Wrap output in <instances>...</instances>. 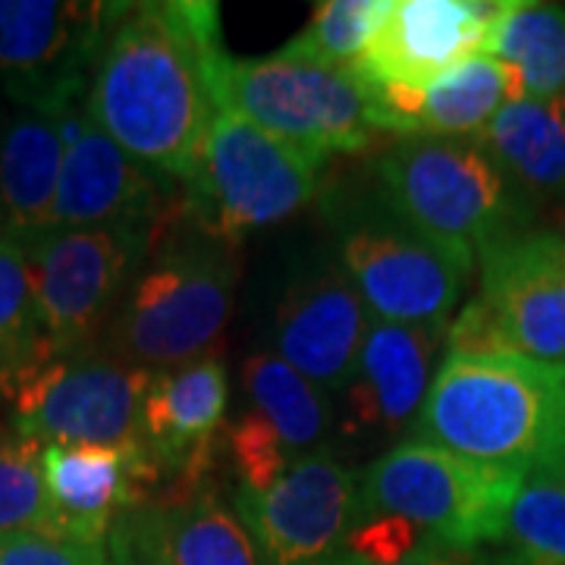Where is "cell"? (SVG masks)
Instances as JSON below:
<instances>
[{
	"label": "cell",
	"instance_id": "obj_9",
	"mask_svg": "<svg viewBox=\"0 0 565 565\" xmlns=\"http://www.w3.org/2000/svg\"><path fill=\"white\" fill-rule=\"evenodd\" d=\"M337 262L374 321L405 327H449L475 267V258L422 236L381 199L345 207Z\"/></svg>",
	"mask_w": 565,
	"mask_h": 565
},
{
	"label": "cell",
	"instance_id": "obj_33",
	"mask_svg": "<svg viewBox=\"0 0 565 565\" xmlns=\"http://www.w3.org/2000/svg\"><path fill=\"white\" fill-rule=\"evenodd\" d=\"M10 239V217H7V204H3V195H0V243Z\"/></svg>",
	"mask_w": 565,
	"mask_h": 565
},
{
	"label": "cell",
	"instance_id": "obj_8",
	"mask_svg": "<svg viewBox=\"0 0 565 565\" xmlns=\"http://www.w3.org/2000/svg\"><path fill=\"white\" fill-rule=\"evenodd\" d=\"M223 110H236L277 139L327 163L367 148L377 129L362 79L352 70L305 61L289 51L230 61Z\"/></svg>",
	"mask_w": 565,
	"mask_h": 565
},
{
	"label": "cell",
	"instance_id": "obj_7",
	"mask_svg": "<svg viewBox=\"0 0 565 565\" xmlns=\"http://www.w3.org/2000/svg\"><path fill=\"white\" fill-rule=\"evenodd\" d=\"M151 371L107 349L39 355L0 381L13 408V434L44 446L141 444V405Z\"/></svg>",
	"mask_w": 565,
	"mask_h": 565
},
{
	"label": "cell",
	"instance_id": "obj_6",
	"mask_svg": "<svg viewBox=\"0 0 565 565\" xmlns=\"http://www.w3.org/2000/svg\"><path fill=\"white\" fill-rule=\"evenodd\" d=\"M525 475L405 440L362 475L364 512L405 519L444 550L481 553L500 537Z\"/></svg>",
	"mask_w": 565,
	"mask_h": 565
},
{
	"label": "cell",
	"instance_id": "obj_15",
	"mask_svg": "<svg viewBox=\"0 0 565 565\" xmlns=\"http://www.w3.org/2000/svg\"><path fill=\"white\" fill-rule=\"evenodd\" d=\"M505 0H390L384 22L352 66L364 85L424 88L487 54Z\"/></svg>",
	"mask_w": 565,
	"mask_h": 565
},
{
	"label": "cell",
	"instance_id": "obj_29",
	"mask_svg": "<svg viewBox=\"0 0 565 565\" xmlns=\"http://www.w3.org/2000/svg\"><path fill=\"white\" fill-rule=\"evenodd\" d=\"M20 531H54V509L41 475V446L0 434V537Z\"/></svg>",
	"mask_w": 565,
	"mask_h": 565
},
{
	"label": "cell",
	"instance_id": "obj_2",
	"mask_svg": "<svg viewBox=\"0 0 565 565\" xmlns=\"http://www.w3.org/2000/svg\"><path fill=\"white\" fill-rule=\"evenodd\" d=\"M408 440L519 475L565 459V367L446 352Z\"/></svg>",
	"mask_w": 565,
	"mask_h": 565
},
{
	"label": "cell",
	"instance_id": "obj_23",
	"mask_svg": "<svg viewBox=\"0 0 565 565\" xmlns=\"http://www.w3.org/2000/svg\"><path fill=\"white\" fill-rule=\"evenodd\" d=\"M475 139L531 202H563L565 98H519Z\"/></svg>",
	"mask_w": 565,
	"mask_h": 565
},
{
	"label": "cell",
	"instance_id": "obj_4",
	"mask_svg": "<svg viewBox=\"0 0 565 565\" xmlns=\"http://www.w3.org/2000/svg\"><path fill=\"white\" fill-rule=\"evenodd\" d=\"M321 167L315 154L243 114L221 110L192 177L182 182V214L207 239L236 243L299 214L321 189Z\"/></svg>",
	"mask_w": 565,
	"mask_h": 565
},
{
	"label": "cell",
	"instance_id": "obj_3",
	"mask_svg": "<svg viewBox=\"0 0 565 565\" xmlns=\"http://www.w3.org/2000/svg\"><path fill=\"white\" fill-rule=\"evenodd\" d=\"M377 199L399 221L468 258L531 230L534 202L478 139H396L374 163Z\"/></svg>",
	"mask_w": 565,
	"mask_h": 565
},
{
	"label": "cell",
	"instance_id": "obj_27",
	"mask_svg": "<svg viewBox=\"0 0 565 565\" xmlns=\"http://www.w3.org/2000/svg\"><path fill=\"white\" fill-rule=\"evenodd\" d=\"M390 0H323L315 3L311 20L282 51L305 61L352 70L362 61L377 25L384 22Z\"/></svg>",
	"mask_w": 565,
	"mask_h": 565
},
{
	"label": "cell",
	"instance_id": "obj_26",
	"mask_svg": "<svg viewBox=\"0 0 565 565\" xmlns=\"http://www.w3.org/2000/svg\"><path fill=\"white\" fill-rule=\"evenodd\" d=\"M487 54L515 70L525 98H565V7L505 0Z\"/></svg>",
	"mask_w": 565,
	"mask_h": 565
},
{
	"label": "cell",
	"instance_id": "obj_28",
	"mask_svg": "<svg viewBox=\"0 0 565 565\" xmlns=\"http://www.w3.org/2000/svg\"><path fill=\"white\" fill-rule=\"evenodd\" d=\"M44 355L29 255L20 243H0V381Z\"/></svg>",
	"mask_w": 565,
	"mask_h": 565
},
{
	"label": "cell",
	"instance_id": "obj_20",
	"mask_svg": "<svg viewBox=\"0 0 565 565\" xmlns=\"http://www.w3.org/2000/svg\"><path fill=\"white\" fill-rule=\"evenodd\" d=\"M230 381L217 355L158 371L141 405V446L161 471L180 475L182 493L199 490L226 422Z\"/></svg>",
	"mask_w": 565,
	"mask_h": 565
},
{
	"label": "cell",
	"instance_id": "obj_13",
	"mask_svg": "<svg viewBox=\"0 0 565 565\" xmlns=\"http://www.w3.org/2000/svg\"><path fill=\"white\" fill-rule=\"evenodd\" d=\"M371 323L374 315L343 264L315 255L296 262L282 280L270 318V345L318 390L340 396L355 374Z\"/></svg>",
	"mask_w": 565,
	"mask_h": 565
},
{
	"label": "cell",
	"instance_id": "obj_21",
	"mask_svg": "<svg viewBox=\"0 0 565 565\" xmlns=\"http://www.w3.org/2000/svg\"><path fill=\"white\" fill-rule=\"evenodd\" d=\"M114 537V565H267L236 509L202 487L126 512Z\"/></svg>",
	"mask_w": 565,
	"mask_h": 565
},
{
	"label": "cell",
	"instance_id": "obj_22",
	"mask_svg": "<svg viewBox=\"0 0 565 565\" xmlns=\"http://www.w3.org/2000/svg\"><path fill=\"white\" fill-rule=\"evenodd\" d=\"M63 154L66 139L57 114L20 107L0 126V195L13 243H32L51 230Z\"/></svg>",
	"mask_w": 565,
	"mask_h": 565
},
{
	"label": "cell",
	"instance_id": "obj_24",
	"mask_svg": "<svg viewBox=\"0 0 565 565\" xmlns=\"http://www.w3.org/2000/svg\"><path fill=\"white\" fill-rule=\"evenodd\" d=\"M243 390L248 408L274 427L292 459L321 452L323 437L337 415L330 393L318 390L292 364L282 362L274 349L252 352L245 359Z\"/></svg>",
	"mask_w": 565,
	"mask_h": 565
},
{
	"label": "cell",
	"instance_id": "obj_32",
	"mask_svg": "<svg viewBox=\"0 0 565 565\" xmlns=\"http://www.w3.org/2000/svg\"><path fill=\"white\" fill-rule=\"evenodd\" d=\"M330 565H374L362 563V559H352V556H340ZM393 565H484L478 559V553H456V550H427V553H418L412 559H403V563Z\"/></svg>",
	"mask_w": 565,
	"mask_h": 565
},
{
	"label": "cell",
	"instance_id": "obj_14",
	"mask_svg": "<svg viewBox=\"0 0 565 565\" xmlns=\"http://www.w3.org/2000/svg\"><path fill=\"white\" fill-rule=\"evenodd\" d=\"M481 296L505 352L565 367V239L525 230L478 255Z\"/></svg>",
	"mask_w": 565,
	"mask_h": 565
},
{
	"label": "cell",
	"instance_id": "obj_31",
	"mask_svg": "<svg viewBox=\"0 0 565 565\" xmlns=\"http://www.w3.org/2000/svg\"><path fill=\"white\" fill-rule=\"evenodd\" d=\"M0 565H114L107 544H88L54 531L0 537Z\"/></svg>",
	"mask_w": 565,
	"mask_h": 565
},
{
	"label": "cell",
	"instance_id": "obj_30",
	"mask_svg": "<svg viewBox=\"0 0 565 565\" xmlns=\"http://www.w3.org/2000/svg\"><path fill=\"white\" fill-rule=\"evenodd\" d=\"M223 449L226 462L233 465L239 478V487L255 493L267 490L289 465L299 462L274 434V427L252 408H245L233 424H223Z\"/></svg>",
	"mask_w": 565,
	"mask_h": 565
},
{
	"label": "cell",
	"instance_id": "obj_17",
	"mask_svg": "<svg viewBox=\"0 0 565 565\" xmlns=\"http://www.w3.org/2000/svg\"><path fill=\"white\" fill-rule=\"evenodd\" d=\"M63 154L51 230L79 226H145L161 221V180L104 132L85 102L63 110ZM47 230V233H51Z\"/></svg>",
	"mask_w": 565,
	"mask_h": 565
},
{
	"label": "cell",
	"instance_id": "obj_19",
	"mask_svg": "<svg viewBox=\"0 0 565 565\" xmlns=\"http://www.w3.org/2000/svg\"><path fill=\"white\" fill-rule=\"evenodd\" d=\"M41 475L57 534L107 544V534L132 512L161 468L141 444L41 446Z\"/></svg>",
	"mask_w": 565,
	"mask_h": 565
},
{
	"label": "cell",
	"instance_id": "obj_12",
	"mask_svg": "<svg viewBox=\"0 0 565 565\" xmlns=\"http://www.w3.org/2000/svg\"><path fill=\"white\" fill-rule=\"evenodd\" d=\"M233 509L267 565H330L364 515L362 475L333 452H311L255 493L236 487Z\"/></svg>",
	"mask_w": 565,
	"mask_h": 565
},
{
	"label": "cell",
	"instance_id": "obj_11",
	"mask_svg": "<svg viewBox=\"0 0 565 565\" xmlns=\"http://www.w3.org/2000/svg\"><path fill=\"white\" fill-rule=\"evenodd\" d=\"M114 13L117 3L0 0V92L57 117L85 102Z\"/></svg>",
	"mask_w": 565,
	"mask_h": 565
},
{
	"label": "cell",
	"instance_id": "obj_1",
	"mask_svg": "<svg viewBox=\"0 0 565 565\" xmlns=\"http://www.w3.org/2000/svg\"><path fill=\"white\" fill-rule=\"evenodd\" d=\"M230 61L217 3H117L85 110L148 173L185 182L223 110Z\"/></svg>",
	"mask_w": 565,
	"mask_h": 565
},
{
	"label": "cell",
	"instance_id": "obj_5",
	"mask_svg": "<svg viewBox=\"0 0 565 565\" xmlns=\"http://www.w3.org/2000/svg\"><path fill=\"white\" fill-rule=\"evenodd\" d=\"M236 296L230 248L202 233L177 239L126 289L110 321L107 352L151 374L207 355Z\"/></svg>",
	"mask_w": 565,
	"mask_h": 565
},
{
	"label": "cell",
	"instance_id": "obj_25",
	"mask_svg": "<svg viewBox=\"0 0 565 565\" xmlns=\"http://www.w3.org/2000/svg\"><path fill=\"white\" fill-rule=\"evenodd\" d=\"M478 559L484 565H565V459L527 471L500 537Z\"/></svg>",
	"mask_w": 565,
	"mask_h": 565
},
{
	"label": "cell",
	"instance_id": "obj_18",
	"mask_svg": "<svg viewBox=\"0 0 565 565\" xmlns=\"http://www.w3.org/2000/svg\"><path fill=\"white\" fill-rule=\"evenodd\" d=\"M364 92L371 102L374 129L393 132L399 139H475L503 107L525 98L515 70L490 54H478L459 63L456 70L427 82L424 88L364 85Z\"/></svg>",
	"mask_w": 565,
	"mask_h": 565
},
{
	"label": "cell",
	"instance_id": "obj_16",
	"mask_svg": "<svg viewBox=\"0 0 565 565\" xmlns=\"http://www.w3.org/2000/svg\"><path fill=\"white\" fill-rule=\"evenodd\" d=\"M446 330L449 327L371 323L355 374L340 393L343 437L384 446L415 427L437 374L434 364L446 355Z\"/></svg>",
	"mask_w": 565,
	"mask_h": 565
},
{
	"label": "cell",
	"instance_id": "obj_10",
	"mask_svg": "<svg viewBox=\"0 0 565 565\" xmlns=\"http://www.w3.org/2000/svg\"><path fill=\"white\" fill-rule=\"evenodd\" d=\"M158 230L79 226L25 243L44 355L76 352L95 340L148 262Z\"/></svg>",
	"mask_w": 565,
	"mask_h": 565
}]
</instances>
